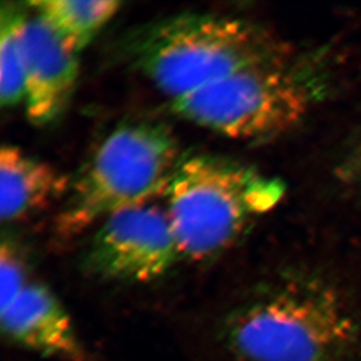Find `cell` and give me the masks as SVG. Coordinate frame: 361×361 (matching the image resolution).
Wrapping results in <instances>:
<instances>
[{
    "label": "cell",
    "mask_w": 361,
    "mask_h": 361,
    "mask_svg": "<svg viewBox=\"0 0 361 361\" xmlns=\"http://www.w3.org/2000/svg\"><path fill=\"white\" fill-rule=\"evenodd\" d=\"M126 53L135 68L174 101L296 51L248 19L184 13L135 32L126 41Z\"/></svg>",
    "instance_id": "7a4b0ae2"
},
{
    "label": "cell",
    "mask_w": 361,
    "mask_h": 361,
    "mask_svg": "<svg viewBox=\"0 0 361 361\" xmlns=\"http://www.w3.org/2000/svg\"><path fill=\"white\" fill-rule=\"evenodd\" d=\"M121 5L116 0H35L30 3L35 14L75 53L92 42Z\"/></svg>",
    "instance_id": "30bf717a"
},
{
    "label": "cell",
    "mask_w": 361,
    "mask_h": 361,
    "mask_svg": "<svg viewBox=\"0 0 361 361\" xmlns=\"http://www.w3.org/2000/svg\"><path fill=\"white\" fill-rule=\"evenodd\" d=\"M181 259L166 208L144 202L103 220L85 255L101 280L144 283L163 276Z\"/></svg>",
    "instance_id": "8992f818"
},
{
    "label": "cell",
    "mask_w": 361,
    "mask_h": 361,
    "mask_svg": "<svg viewBox=\"0 0 361 361\" xmlns=\"http://www.w3.org/2000/svg\"><path fill=\"white\" fill-rule=\"evenodd\" d=\"M329 88L330 72L321 56L296 51L171 101V108L183 120L222 136L268 140L302 122Z\"/></svg>",
    "instance_id": "3957f363"
},
{
    "label": "cell",
    "mask_w": 361,
    "mask_h": 361,
    "mask_svg": "<svg viewBox=\"0 0 361 361\" xmlns=\"http://www.w3.org/2000/svg\"><path fill=\"white\" fill-rule=\"evenodd\" d=\"M27 14L13 4L0 12V102L12 108L25 99L23 25Z\"/></svg>",
    "instance_id": "8fae6325"
},
{
    "label": "cell",
    "mask_w": 361,
    "mask_h": 361,
    "mask_svg": "<svg viewBox=\"0 0 361 361\" xmlns=\"http://www.w3.org/2000/svg\"><path fill=\"white\" fill-rule=\"evenodd\" d=\"M68 188L63 174L19 147L0 151V218L14 222L41 211Z\"/></svg>",
    "instance_id": "9c48e42d"
},
{
    "label": "cell",
    "mask_w": 361,
    "mask_h": 361,
    "mask_svg": "<svg viewBox=\"0 0 361 361\" xmlns=\"http://www.w3.org/2000/svg\"><path fill=\"white\" fill-rule=\"evenodd\" d=\"M165 195L181 257L202 261L231 248L277 206L284 185L241 161L195 154L179 161Z\"/></svg>",
    "instance_id": "277c9868"
},
{
    "label": "cell",
    "mask_w": 361,
    "mask_h": 361,
    "mask_svg": "<svg viewBox=\"0 0 361 361\" xmlns=\"http://www.w3.org/2000/svg\"><path fill=\"white\" fill-rule=\"evenodd\" d=\"M25 106L28 120L46 126L61 116L79 76L78 53L67 47L38 14L23 25Z\"/></svg>",
    "instance_id": "52a82bcc"
},
{
    "label": "cell",
    "mask_w": 361,
    "mask_h": 361,
    "mask_svg": "<svg viewBox=\"0 0 361 361\" xmlns=\"http://www.w3.org/2000/svg\"><path fill=\"white\" fill-rule=\"evenodd\" d=\"M4 334L21 348L63 361H85L72 318L51 289L28 282L1 309Z\"/></svg>",
    "instance_id": "ba28073f"
},
{
    "label": "cell",
    "mask_w": 361,
    "mask_h": 361,
    "mask_svg": "<svg viewBox=\"0 0 361 361\" xmlns=\"http://www.w3.org/2000/svg\"><path fill=\"white\" fill-rule=\"evenodd\" d=\"M0 279H1L0 309H3L30 282L26 277L24 259L10 241H3L1 243Z\"/></svg>",
    "instance_id": "7c38bea8"
},
{
    "label": "cell",
    "mask_w": 361,
    "mask_h": 361,
    "mask_svg": "<svg viewBox=\"0 0 361 361\" xmlns=\"http://www.w3.org/2000/svg\"><path fill=\"white\" fill-rule=\"evenodd\" d=\"M245 361H357L361 326L344 297L316 277L293 276L238 307L222 325Z\"/></svg>",
    "instance_id": "6da1fadb"
},
{
    "label": "cell",
    "mask_w": 361,
    "mask_h": 361,
    "mask_svg": "<svg viewBox=\"0 0 361 361\" xmlns=\"http://www.w3.org/2000/svg\"><path fill=\"white\" fill-rule=\"evenodd\" d=\"M181 161L173 133L161 123H123L110 133L69 188L56 220L76 235L110 215L165 193Z\"/></svg>",
    "instance_id": "5b68a950"
},
{
    "label": "cell",
    "mask_w": 361,
    "mask_h": 361,
    "mask_svg": "<svg viewBox=\"0 0 361 361\" xmlns=\"http://www.w3.org/2000/svg\"><path fill=\"white\" fill-rule=\"evenodd\" d=\"M337 174L348 188L361 192V140L341 159Z\"/></svg>",
    "instance_id": "4fadbf2b"
}]
</instances>
